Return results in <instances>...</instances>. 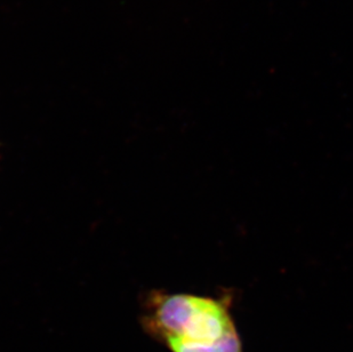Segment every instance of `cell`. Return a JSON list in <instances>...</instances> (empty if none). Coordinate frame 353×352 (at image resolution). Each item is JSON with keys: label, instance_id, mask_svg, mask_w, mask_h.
<instances>
[{"label": "cell", "instance_id": "obj_1", "mask_svg": "<svg viewBox=\"0 0 353 352\" xmlns=\"http://www.w3.org/2000/svg\"><path fill=\"white\" fill-rule=\"evenodd\" d=\"M234 295L154 291L144 300V332L170 352H245L232 313Z\"/></svg>", "mask_w": 353, "mask_h": 352}]
</instances>
